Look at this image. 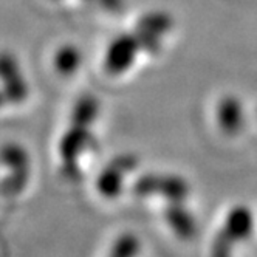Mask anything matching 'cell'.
I'll return each instance as SVG.
<instances>
[{
    "label": "cell",
    "instance_id": "obj_10",
    "mask_svg": "<svg viewBox=\"0 0 257 257\" xmlns=\"http://www.w3.org/2000/svg\"><path fill=\"white\" fill-rule=\"evenodd\" d=\"M54 70L62 76H71L82 64V54L75 45H64L54 54Z\"/></svg>",
    "mask_w": 257,
    "mask_h": 257
},
{
    "label": "cell",
    "instance_id": "obj_11",
    "mask_svg": "<svg viewBox=\"0 0 257 257\" xmlns=\"http://www.w3.org/2000/svg\"><path fill=\"white\" fill-rule=\"evenodd\" d=\"M166 218L169 225L172 226V229L181 235V237H191L194 234L195 229V223L194 218L191 217V214L183 209L178 203H174V206H171L166 212Z\"/></svg>",
    "mask_w": 257,
    "mask_h": 257
},
{
    "label": "cell",
    "instance_id": "obj_2",
    "mask_svg": "<svg viewBox=\"0 0 257 257\" xmlns=\"http://www.w3.org/2000/svg\"><path fill=\"white\" fill-rule=\"evenodd\" d=\"M252 231V214L248 208H234L228 217L222 232L218 234L212 248V257H231L232 248Z\"/></svg>",
    "mask_w": 257,
    "mask_h": 257
},
{
    "label": "cell",
    "instance_id": "obj_13",
    "mask_svg": "<svg viewBox=\"0 0 257 257\" xmlns=\"http://www.w3.org/2000/svg\"><path fill=\"white\" fill-rule=\"evenodd\" d=\"M7 104H8V99H7V96H5V93H4V91L0 90V108H2V107H5Z\"/></svg>",
    "mask_w": 257,
    "mask_h": 257
},
{
    "label": "cell",
    "instance_id": "obj_1",
    "mask_svg": "<svg viewBox=\"0 0 257 257\" xmlns=\"http://www.w3.org/2000/svg\"><path fill=\"white\" fill-rule=\"evenodd\" d=\"M99 115V101L93 95L81 96L71 112V124L59 141V155L64 171L73 175L78 171V158L91 144L90 127Z\"/></svg>",
    "mask_w": 257,
    "mask_h": 257
},
{
    "label": "cell",
    "instance_id": "obj_3",
    "mask_svg": "<svg viewBox=\"0 0 257 257\" xmlns=\"http://www.w3.org/2000/svg\"><path fill=\"white\" fill-rule=\"evenodd\" d=\"M143 50V45L138 39L137 33L119 34L108 44L104 54V70L110 75H122L131 68L138 53Z\"/></svg>",
    "mask_w": 257,
    "mask_h": 257
},
{
    "label": "cell",
    "instance_id": "obj_7",
    "mask_svg": "<svg viewBox=\"0 0 257 257\" xmlns=\"http://www.w3.org/2000/svg\"><path fill=\"white\" fill-rule=\"evenodd\" d=\"M171 27L172 19L164 13H151L141 17L135 33L143 45V50L155 53L161 45L163 36L171 30Z\"/></svg>",
    "mask_w": 257,
    "mask_h": 257
},
{
    "label": "cell",
    "instance_id": "obj_12",
    "mask_svg": "<svg viewBox=\"0 0 257 257\" xmlns=\"http://www.w3.org/2000/svg\"><path fill=\"white\" fill-rule=\"evenodd\" d=\"M138 248H140L138 238L132 234H124L116 240L108 257H135Z\"/></svg>",
    "mask_w": 257,
    "mask_h": 257
},
{
    "label": "cell",
    "instance_id": "obj_4",
    "mask_svg": "<svg viewBox=\"0 0 257 257\" xmlns=\"http://www.w3.org/2000/svg\"><path fill=\"white\" fill-rule=\"evenodd\" d=\"M134 191L140 197L161 195L172 203H181L189 194V186L185 180L177 175L148 174L135 183Z\"/></svg>",
    "mask_w": 257,
    "mask_h": 257
},
{
    "label": "cell",
    "instance_id": "obj_6",
    "mask_svg": "<svg viewBox=\"0 0 257 257\" xmlns=\"http://www.w3.org/2000/svg\"><path fill=\"white\" fill-rule=\"evenodd\" d=\"M137 163L138 160L134 155H119L110 161L98 177L96 186L99 194L105 198H115L119 195L125 174H131L137 168Z\"/></svg>",
    "mask_w": 257,
    "mask_h": 257
},
{
    "label": "cell",
    "instance_id": "obj_5",
    "mask_svg": "<svg viewBox=\"0 0 257 257\" xmlns=\"http://www.w3.org/2000/svg\"><path fill=\"white\" fill-rule=\"evenodd\" d=\"M0 82L8 104H21L28 98V84L21 64L11 53H0Z\"/></svg>",
    "mask_w": 257,
    "mask_h": 257
},
{
    "label": "cell",
    "instance_id": "obj_9",
    "mask_svg": "<svg viewBox=\"0 0 257 257\" xmlns=\"http://www.w3.org/2000/svg\"><path fill=\"white\" fill-rule=\"evenodd\" d=\"M217 121L226 134H237L243 124V107L234 96L220 101L217 107Z\"/></svg>",
    "mask_w": 257,
    "mask_h": 257
},
{
    "label": "cell",
    "instance_id": "obj_8",
    "mask_svg": "<svg viewBox=\"0 0 257 257\" xmlns=\"http://www.w3.org/2000/svg\"><path fill=\"white\" fill-rule=\"evenodd\" d=\"M0 160H2L5 164L13 168L14 177L11 178V183L8 185V192H14V191H21L22 186L27 183V177H28V157L27 152L19 148V146H5L0 152Z\"/></svg>",
    "mask_w": 257,
    "mask_h": 257
}]
</instances>
